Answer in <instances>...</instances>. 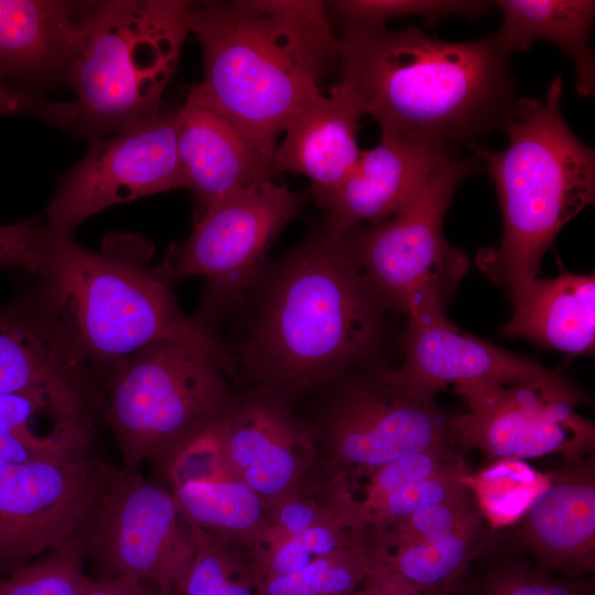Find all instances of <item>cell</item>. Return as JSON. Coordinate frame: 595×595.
Segmentation results:
<instances>
[{
    "mask_svg": "<svg viewBox=\"0 0 595 595\" xmlns=\"http://www.w3.org/2000/svg\"><path fill=\"white\" fill-rule=\"evenodd\" d=\"M2 577H3V576H2V575H0V581L2 580Z\"/></svg>",
    "mask_w": 595,
    "mask_h": 595,
    "instance_id": "obj_45",
    "label": "cell"
},
{
    "mask_svg": "<svg viewBox=\"0 0 595 595\" xmlns=\"http://www.w3.org/2000/svg\"><path fill=\"white\" fill-rule=\"evenodd\" d=\"M307 490L267 501L266 526L256 548L321 524L342 522L346 526L325 490L321 499L310 497Z\"/></svg>",
    "mask_w": 595,
    "mask_h": 595,
    "instance_id": "obj_37",
    "label": "cell"
},
{
    "mask_svg": "<svg viewBox=\"0 0 595 595\" xmlns=\"http://www.w3.org/2000/svg\"><path fill=\"white\" fill-rule=\"evenodd\" d=\"M158 585L160 588V595H176L171 584L160 583Z\"/></svg>",
    "mask_w": 595,
    "mask_h": 595,
    "instance_id": "obj_43",
    "label": "cell"
},
{
    "mask_svg": "<svg viewBox=\"0 0 595 595\" xmlns=\"http://www.w3.org/2000/svg\"><path fill=\"white\" fill-rule=\"evenodd\" d=\"M306 197L271 178L235 192L203 213L153 272L166 282L203 275L216 301L237 300L261 277L269 248Z\"/></svg>",
    "mask_w": 595,
    "mask_h": 595,
    "instance_id": "obj_12",
    "label": "cell"
},
{
    "mask_svg": "<svg viewBox=\"0 0 595 595\" xmlns=\"http://www.w3.org/2000/svg\"><path fill=\"white\" fill-rule=\"evenodd\" d=\"M318 0L192 2L190 32L201 45L194 89L262 144L278 137L337 65L339 37Z\"/></svg>",
    "mask_w": 595,
    "mask_h": 595,
    "instance_id": "obj_3",
    "label": "cell"
},
{
    "mask_svg": "<svg viewBox=\"0 0 595 595\" xmlns=\"http://www.w3.org/2000/svg\"><path fill=\"white\" fill-rule=\"evenodd\" d=\"M479 595H594L577 577L558 580L543 570L527 565L506 566L493 572L483 583Z\"/></svg>",
    "mask_w": 595,
    "mask_h": 595,
    "instance_id": "obj_38",
    "label": "cell"
},
{
    "mask_svg": "<svg viewBox=\"0 0 595 595\" xmlns=\"http://www.w3.org/2000/svg\"><path fill=\"white\" fill-rule=\"evenodd\" d=\"M363 116L359 100L340 82L329 96H315L285 128V137L272 156L271 174L290 172L306 176L315 201L323 205L361 154L357 131Z\"/></svg>",
    "mask_w": 595,
    "mask_h": 595,
    "instance_id": "obj_21",
    "label": "cell"
},
{
    "mask_svg": "<svg viewBox=\"0 0 595 595\" xmlns=\"http://www.w3.org/2000/svg\"><path fill=\"white\" fill-rule=\"evenodd\" d=\"M425 143L382 134L361 154L349 175L326 197L325 231L340 239L363 223L387 220L421 190L435 166L447 155Z\"/></svg>",
    "mask_w": 595,
    "mask_h": 595,
    "instance_id": "obj_19",
    "label": "cell"
},
{
    "mask_svg": "<svg viewBox=\"0 0 595 595\" xmlns=\"http://www.w3.org/2000/svg\"><path fill=\"white\" fill-rule=\"evenodd\" d=\"M43 224L26 220L0 226V268L39 274L43 262Z\"/></svg>",
    "mask_w": 595,
    "mask_h": 595,
    "instance_id": "obj_40",
    "label": "cell"
},
{
    "mask_svg": "<svg viewBox=\"0 0 595 595\" xmlns=\"http://www.w3.org/2000/svg\"><path fill=\"white\" fill-rule=\"evenodd\" d=\"M369 539V532H356L342 522H333L260 544L250 554L261 582L289 574L318 558Z\"/></svg>",
    "mask_w": 595,
    "mask_h": 595,
    "instance_id": "obj_31",
    "label": "cell"
},
{
    "mask_svg": "<svg viewBox=\"0 0 595 595\" xmlns=\"http://www.w3.org/2000/svg\"><path fill=\"white\" fill-rule=\"evenodd\" d=\"M73 7L60 0H0V80L36 93L66 84Z\"/></svg>",
    "mask_w": 595,
    "mask_h": 595,
    "instance_id": "obj_22",
    "label": "cell"
},
{
    "mask_svg": "<svg viewBox=\"0 0 595 595\" xmlns=\"http://www.w3.org/2000/svg\"><path fill=\"white\" fill-rule=\"evenodd\" d=\"M502 23L493 35L509 56L529 50L538 40H548L572 61L577 93L591 97L595 91V58L591 28L595 2L589 0H496Z\"/></svg>",
    "mask_w": 595,
    "mask_h": 595,
    "instance_id": "obj_24",
    "label": "cell"
},
{
    "mask_svg": "<svg viewBox=\"0 0 595 595\" xmlns=\"http://www.w3.org/2000/svg\"><path fill=\"white\" fill-rule=\"evenodd\" d=\"M552 474L532 468L521 459H497L478 473L463 477L479 512L491 527L521 519L533 500L548 486Z\"/></svg>",
    "mask_w": 595,
    "mask_h": 595,
    "instance_id": "obj_28",
    "label": "cell"
},
{
    "mask_svg": "<svg viewBox=\"0 0 595 595\" xmlns=\"http://www.w3.org/2000/svg\"><path fill=\"white\" fill-rule=\"evenodd\" d=\"M376 558L370 538L289 574L259 582L258 595H350L371 571Z\"/></svg>",
    "mask_w": 595,
    "mask_h": 595,
    "instance_id": "obj_29",
    "label": "cell"
},
{
    "mask_svg": "<svg viewBox=\"0 0 595 595\" xmlns=\"http://www.w3.org/2000/svg\"><path fill=\"white\" fill-rule=\"evenodd\" d=\"M43 418L78 423L62 419L36 400L17 394H0V461L25 463L99 453L95 441L96 430L71 426L40 431L35 424L36 420Z\"/></svg>",
    "mask_w": 595,
    "mask_h": 595,
    "instance_id": "obj_26",
    "label": "cell"
},
{
    "mask_svg": "<svg viewBox=\"0 0 595 595\" xmlns=\"http://www.w3.org/2000/svg\"><path fill=\"white\" fill-rule=\"evenodd\" d=\"M191 1L110 0L76 14L66 84L74 132L109 136L160 109L190 32Z\"/></svg>",
    "mask_w": 595,
    "mask_h": 595,
    "instance_id": "obj_6",
    "label": "cell"
},
{
    "mask_svg": "<svg viewBox=\"0 0 595 595\" xmlns=\"http://www.w3.org/2000/svg\"><path fill=\"white\" fill-rule=\"evenodd\" d=\"M479 513L470 491L459 499L411 512L369 533L376 549L391 551L447 534Z\"/></svg>",
    "mask_w": 595,
    "mask_h": 595,
    "instance_id": "obj_36",
    "label": "cell"
},
{
    "mask_svg": "<svg viewBox=\"0 0 595 595\" xmlns=\"http://www.w3.org/2000/svg\"><path fill=\"white\" fill-rule=\"evenodd\" d=\"M177 115L178 110H159L110 137L91 139L84 159L63 176L45 225L73 235L84 220L109 206L182 188Z\"/></svg>",
    "mask_w": 595,
    "mask_h": 595,
    "instance_id": "obj_13",
    "label": "cell"
},
{
    "mask_svg": "<svg viewBox=\"0 0 595 595\" xmlns=\"http://www.w3.org/2000/svg\"><path fill=\"white\" fill-rule=\"evenodd\" d=\"M519 520L517 537L543 571L578 577L595 567L594 458L565 461Z\"/></svg>",
    "mask_w": 595,
    "mask_h": 595,
    "instance_id": "obj_20",
    "label": "cell"
},
{
    "mask_svg": "<svg viewBox=\"0 0 595 595\" xmlns=\"http://www.w3.org/2000/svg\"><path fill=\"white\" fill-rule=\"evenodd\" d=\"M221 411L160 463L170 489L192 482L235 477L223 444Z\"/></svg>",
    "mask_w": 595,
    "mask_h": 595,
    "instance_id": "obj_35",
    "label": "cell"
},
{
    "mask_svg": "<svg viewBox=\"0 0 595 595\" xmlns=\"http://www.w3.org/2000/svg\"><path fill=\"white\" fill-rule=\"evenodd\" d=\"M196 548L173 587L176 595H258V574L249 552L195 528Z\"/></svg>",
    "mask_w": 595,
    "mask_h": 595,
    "instance_id": "obj_30",
    "label": "cell"
},
{
    "mask_svg": "<svg viewBox=\"0 0 595 595\" xmlns=\"http://www.w3.org/2000/svg\"><path fill=\"white\" fill-rule=\"evenodd\" d=\"M509 58L494 36L451 42L416 26L347 28L337 65L382 134L458 153L501 128L515 105Z\"/></svg>",
    "mask_w": 595,
    "mask_h": 595,
    "instance_id": "obj_1",
    "label": "cell"
},
{
    "mask_svg": "<svg viewBox=\"0 0 595 595\" xmlns=\"http://www.w3.org/2000/svg\"><path fill=\"white\" fill-rule=\"evenodd\" d=\"M377 551V550H376ZM350 595H441L439 591L415 585L377 558L371 571Z\"/></svg>",
    "mask_w": 595,
    "mask_h": 595,
    "instance_id": "obj_41",
    "label": "cell"
},
{
    "mask_svg": "<svg viewBox=\"0 0 595 595\" xmlns=\"http://www.w3.org/2000/svg\"><path fill=\"white\" fill-rule=\"evenodd\" d=\"M116 469L100 452L0 461V575L83 538Z\"/></svg>",
    "mask_w": 595,
    "mask_h": 595,
    "instance_id": "obj_10",
    "label": "cell"
},
{
    "mask_svg": "<svg viewBox=\"0 0 595 595\" xmlns=\"http://www.w3.org/2000/svg\"><path fill=\"white\" fill-rule=\"evenodd\" d=\"M444 594H445V595H447L446 593H444ZM459 595H469V594H465V593H463V594H459Z\"/></svg>",
    "mask_w": 595,
    "mask_h": 595,
    "instance_id": "obj_44",
    "label": "cell"
},
{
    "mask_svg": "<svg viewBox=\"0 0 595 595\" xmlns=\"http://www.w3.org/2000/svg\"><path fill=\"white\" fill-rule=\"evenodd\" d=\"M512 314L501 328L567 354H591L595 343V279L561 272L553 279H532L508 289Z\"/></svg>",
    "mask_w": 595,
    "mask_h": 595,
    "instance_id": "obj_23",
    "label": "cell"
},
{
    "mask_svg": "<svg viewBox=\"0 0 595 595\" xmlns=\"http://www.w3.org/2000/svg\"><path fill=\"white\" fill-rule=\"evenodd\" d=\"M556 76L543 98H517L501 130L508 147L473 145L494 180L504 219L498 247L479 252L485 273L508 289L537 278L562 227L595 197V153L566 123Z\"/></svg>",
    "mask_w": 595,
    "mask_h": 595,
    "instance_id": "obj_5",
    "label": "cell"
},
{
    "mask_svg": "<svg viewBox=\"0 0 595 595\" xmlns=\"http://www.w3.org/2000/svg\"><path fill=\"white\" fill-rule=\"evenodd\" d=\"M408 317L403 365L379 372L387 382L409 394L434 399L450 385H511L552 372L534 360L461 331L446 318L443 306L418 311Z\"/></svg>",
    "mask_w": 595,
    "mask_h": 595,
    "instance_id": "obj_17",
    "label": "cell"
},
{
    "mask_svg": "<svg viewBox=\"0 0 595 595\" xmlns=\"http://www.w3.org/2000/svg\"><path fill=\"white\" fill-rule=\"evenodd\" d=\"M84 595H160V588L156 583L133 577L88 576Z\"/></svg>",
    "mask_w": 595,
    "mask_h": 595,
    "instance_id": "obj_42",
    "label": "cell"
},
{
    "mask_svg": "<svg viewBox=\"0 0 595 595\" xmlns=\"http://www.w3.org/2000/svg\"><path fill=\"white\" fill-rule=\"evenodd\" d=\"M40 299L102 381L122 360L164 339L228 349L204 326L185 316L167 282L145 270L148 250L136 236L111 237L101 251L43 224Z\"/></svg>",
    "mask_w": 595,
    "mask_h": 595,
    "instance_id": "obj_4",
    "label": "cell"
},
{
    "mask_svg": "<svg viewBox=\"0 0 595 595\" xmlns=\"http://www.w3.org/2000/svg\"><path fill=\"white\" fill-rule=\"evenodd\" d=\"M491 1L475 0H337L334 13L347 28H386L398 17H421L434 23L450 15L477 18L488 12Z\"/></svg>",
    "mask_w": 595,
    "mask_h": 595,
    "instance_id": "obj_34",
    "label": "cell"
},
{
    "mask_svg": "<svg viewBox=\"0 0 595 595\" xmlns=\"http://www.w3.org/2000/svg\"><path fill=\"white\" fill-rule=\"evenodd\" d=\"M386 309L324 230L275 267L252 331L229 350L235 370L288 397L334 381L376 349Z\"/></svg>",
    "mask_w": 595,
    "mask_h": 595,
    "instance_id": "obj_2",
    "label": "cell"
},
{
    "mask_svg": "<svg viewBox=\"0 0 595 595\" xmlns=\"http://www.w3.org/2000/svg\"><path fill=\"white\" fill-rule=\"evenodd\" d=\"M480 160L445 156L419 193L397 214L356 227L340 242L386 307L407 316L434 306L468 267L443 236V219L458 184L483 169Z\"/></svg>",
    "mask_w": 595,
    "mask_h": 595,
    "instance_id": "obj_8",
    "label": "cell"
},
{
    "mask_svg": "<svg viewBox=\"0 0 595 595\" xmlns=\"http://www.w3.org/2000/svg\"><path fill=\"white\" fill-rule=\"evenodd\" d=\"M434 399L409 394L376 372L344 385L328 404L318 437L334 474L360 475L398 458L451 444Z\"/></svg>",
    "mask_w": 595,
    "mask_h": 595,
    "instance_id": "obj_14",
    "label": "cell"
},
{
    "mask_svg": "<svg viewBox=\"0 0 595 595\" xmlns=\"http://www.w3.org/2000/svg\"><path fill=\"white\" fill-rule=\"evenodd\" d=\"M288 396L253 386L220 414L229 467L266 501L307 490L317 459L316 431L292 411Z\"/></svg>",
    "mask_w": 595,
    "mask_h": 595,
    "instance_id": "obj_16",
    "label": "cell"
},
{
    "mask_svg": "<svg viewBox=\"0 0 595 595\" xmlns=\"http://www.w3.org/2000/svg\"><path fill=\"white\" fill-rule=\"evenodd\" d=\"M84 547L93 578L133 577L174 587L193 558L196 533L170 488L117 467Z\"/></svg>",
    "mask_w": 595,
    "mask_h": 595,
    "instance_id": "obj_11",
    "label": "cell"
},
{
    "mask_svg": "<svg viewBox=\"0 0 595 595\" xmlns=\"http://www.w3.org/2000/svg\"><path fill=\"white\" fill-rule=\"evenodd\" d=\"M454 391L468 411L448 420L450 439L488 461L549 454L574 461L594 451V423L576 411L582 394L558 371L511 385H459Z\"/></svg>",
    "mask_w": 595,
    "mask_h": 595,
    "instance_id": "obj_9",
    "label": "cell"
},
{
    "mask_svg": "<svg viewBox=\"0 0 595 595\" xmlns=\"http://www.w3.org/2000/svg\"><path fill=\"white\" fill-rule=\"evenodd\" d=\"M0 394L36 400L95 429L104 420L101 383L40 298L0 310Z\"/></svg>",
    "mask_w": 595,
    "mask_h": 595,
    "instance_id": "obj_15",
    "label": "cell"
},
{
    "mask_svg": "<svg viewBox=\"0 0 595 595\" xmlns=\"http://www.w3.org/2000/svg\"><path fill=\"white\" fill-rule=\"evenodd\" d=\"M170 490L193 527L241 551H253L266 526L267 501L246 483L232 477Z\"/></svg>",
    "mask_w": 595,
    "mask_h": 595,
    "instance_id": "obj_25",
    "label": "cell"
},
{
    "mask_svg": "<svg viewBox=\"0 0 595 595\" xmlns=\"http://www.w3.org/2000/svg\"><path fill=\"white\" fill-rule=\"evenodd\" d=\"M6 115L32 116L72 131L75 126L73 101H51L40 93L0 80V116Z\"/></svg>",
    "mask_w": 595,
    "mask_h": 595,
    "instance_id": "obj_39",
    "label": "cell"
},
{
    "mask_svg": "<svg viewBox=\"0 0 595 595\" xmlns=\"http://www.w3.org/2000/svg\"><path fill=\"white\" fill-rule=\"evenodd\" d=\"M470 472L464 465L408 485L359 511L351 527L357 532H377L411 512L459 499L470 494L463 480Z\"/></svg>",
    "mask_w": 595,
    "mask_h": 595,
    "instance_id": "obj_33",
    "label": "cell"
},
{
    "mask_svg": "<svg viewBox=\"0 0 595 595\" xmlns=\"http://www.w3.org/2000/svg\"><path fill=\"white\" fill-rule=\"evenodd\" d=\"M229 349L164 339L132 354L102 381L104 420L122 472L161 463L229 402Z\"/></svg>",
    "mask_w": 595,
    "mask_h": 595,
    "instance_id": "obj_7",
    "label": "cell"
},
{
    "mask_svg": "<svg viewBox=\"0 0 595 595\" xmlns=\"http://www.w3.org/2000/svg\"><path fill=\"white\" fill-rule=\"evenodd\" d=\"M84 537L22 565L0 581V595H84Z\"/></svg>",
    "mask_w": 595,
    "mask_h": 595,
    "instance_id": "obj_32",
    "label": "cell"
},
{
    "mask_svg": "<svg viewBox=\"0 0 595 595\" xmlns=\"http://www.w3.org/2000/svg\"><path fill=\"white\" fill-rule=\"evenodd\" d=\"M176 149L182 188L191 190L201 215L221 198L271 178V149L244 131L191 88L178 109Z\"/></svg>",
    "mask_w": 595,
    "mask_h": 595,
    "instance_id": "obj_18",
    "label": "cell"
},
{
    "mask_svg": "<svg viewBox=\"0 0 595 595\" xmlns=\"http://www.w3.org/2000/svg\"><path fill=\"white\" fill-rule=\"evenodd\" d=\"M483 517L477 515L447 534L391 551L377 550L391 570L411 583L444 594L453 587L483 545Z\"/></svg>",
    "mask_w": 595,
    "mask_h": 595,
    "instance_id": "obj_27",
    "label": "cell"
}]
</instances>
